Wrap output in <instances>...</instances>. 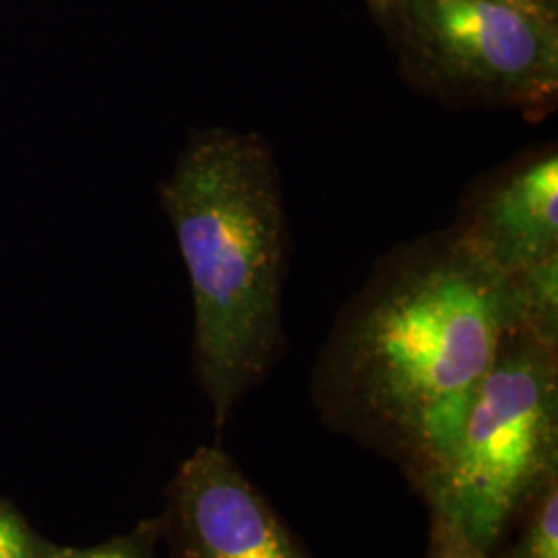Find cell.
Wrapping results in <instances>:
<instances>
[{
	"label": "cell",
	"instance_id": "1",
	"mask_svg": "<svg viewBox=\"0 0 558 558\" xmlns=\"http://www.w3.org/2000/svg\"><path fill=\"white\" fill-rule=\"evenodd\" d=\"M523 323L518 279L465 234L389 279L343 327L329 412L422 482L453 451L480 380Z\"/></svg>",
	"mask_w": 558,
	"mask_h": 558
},
{
	"label": "cell",
	"instance_id": "6",
	"mask_svg": "<svg viewBox=\"0 0 558 558\" xmlns=\"http://www.w3.org/2000/svg\"><path fill=\"white\" fill-rule=\"evenodd\" d=\"M468 239L507 276L558 255V160L546 156L505 180L480 205Z\"/></svg>",
	"mask_w": 558,
	"mask_h": 558
},
{
	"label": "cell",
	"instance_id": "2",
	"mask_svg": "<svg viewBox=\"0 0 558 558\" xmlns=\"http://www.w3.org/2000/svg\"><path fill=\"white\" fill-rule=\"evenodd\" d=\"M161 201L193 288L201 385L223 428L278 348L283 209L269 147L209 131L180 156Z\"/></svg>",
	"mask_w": 558,
	"mask_h": 558
},
{
	"label": "cell",
	"instance_id": "5",
	"mask_svg": "<svg viewBox=\"0 0 558 558\" xmlns=\"http://www.w3.org/2000/svg\"><path fill=\"white\" fill-rule=\"evenodd\" d=\"M174 558H311L220 447L184 459L163 519Z\"/></svg>",
	"mask_w": 558,
	"mask_h": 558
},
{
	"label": "cell",
	"instance_id": "9",
	"mask_svg": "<svg viewBox=\"0 0 558 558\" xmlns=\"http://www.w3.org/2000/svg\"><path fill=\"white\" fill-rule=\"evenodd\" d=\"M163 534V519H147L131 532L87 548L60 546L54 558H154Z\"/></svg>",
	"mask_w": 558,
	"mask_h": 558
},
{
	"label": "cell",
	"instance_id": "3",
	"mask_svg": "<svg viewBox=\"0 0 558 558\" xmlns=\"http://www.w3.org/2000/svg\"><path fill=\"white\" fill-rule=\"evenodd\" d=\"M558 476L557 345L518 327L502 339L453 451L418 482L433 513L484 550Z\"/></svg>",
	"mask_w": 558,
	"mask_h": 558
},
{
	"label": "cell",
	"instance_id": "4",
	"mask_svg": "<svg viewBox=\"0 0 558 558\" xmlns=\"http://www.w3.org/2000/svg\"><path fill=\"white\" fill-rule=\"evenodd\" d=\"M426 54L451 80L500 100L557 94V27L548 11L509 0H412Z\"/></svg>",
	"mask_w": 558,
	"mask_h": 558
},
{
	"label": "cell",
	"instance_id": "8",
	"mask_svg": "<svg viewBox=\"0 0 558 558\" xmlns=\"http://www.w3.org/2000/svg\"><path fill=\"white\" fill-rule=\"evenodd\" d=\"M518 544L505 558H558V476L530 500Z\"/></svg>",
	"mask_w": 558,
	"mask_h": 558
},
{
	"label": "cell",
	"instance_id": "7",
	"mask_svg": "<svg viewBox=\"0 0 558 558\" xmlns=\"http://www.w3.org/2000/svg\"><path fill=\"white\" fill-rule=\"evenodd\" d=\"M523 299L527 327L539 339L555 343L558 339V255L539 260L515 276Z\"/></svg>",
	"mask_w": 558,
	"mask_h": 558
},
{
	"label": "cell",
	"instance_id": "10",
	"mask_svg": "<svg viewBox=\"0 0 558 558\" xmlns=\"http://www.w3.org/2000/svg\"><path fill=\"white\" fill-rule=\"evenodd\" d=\"M59 548L41 538L13 502L0 499V558H54Z\"/></svg>",
	"mask_w": 558,
	"mask_h": 558
},
{
	"label": "cell",
	"instance_id": "12",
	"mask_svg": "<svg viewBox=\"0 0 558 558\" xmlns=\"http://www.w3.org/2000/svg\"><path fill=\"white\" fill-rule=\"evenodd\" d=\"M509 2L519 4V7H527V9H544V0H509Z\"/></svg>",
	"mask_w": 558,
	"mask_h": 558
},
{
	"label": "cell",
	"instance_id": "11",
	"mask_svg": "<svg viewBox=\"0 0 558 558\" xmlns=\"http://www.w3.org/2000/svg\"><path fill=\"white\" fill-rule=\"evenodd\" d=\"M428 558H490V553L470 538L456 521L433 513Z\"/></svg>",
	"mask_w": 558,
	"mask_h": 558
},
{
	"label": "cell",
	"instance_id": "13",
	"mask_svg": "<svg viewBox=\"0 0 558 558\" xmlns=\"http://www.w3.org/2000/svg\"><path fill=\"white\" fill-rule=\"evenodd\" d=\"M391 2H393V0H371V4L377 7L379 11H387V9L391 7Z\"/></svg>",
	"mask_w": 558,
	"mask_h": 558
}]
</instances>
